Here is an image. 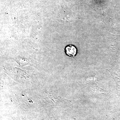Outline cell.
Listing matches in <instances>:
<instances>
[{"label":"cell","instance_id":"1","mask_svg":"<svg viewBox=\"0 0 120 120\" xmlns=\"http://www.w3.org/2000/svg\"><path fill=\"white\" fill-rule=\"evenodd\" d=\"M65 52L67 56L75 58L77 54V49L76 47L72 45H69L65 48Z\"/></svg>","mask_w":120,"mask_h":120}]
</instances>
